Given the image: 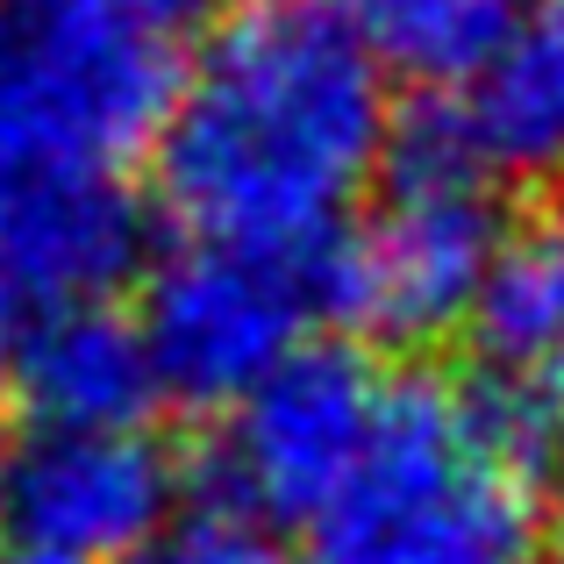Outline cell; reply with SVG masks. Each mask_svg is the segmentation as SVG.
Here are the masks:
<instances>
[{
  "instance_id": "6da1fadb",
  "label": "cell",
  "mask_w": 564,
  "mask_h": 564,
  "mask_svg": "<svg viewBox=\"0 0 564 564\" xmlns=\"http://www.w3.org/2000/svg\"><path fill=\"white\" fill-rule=\"evenodd\" d=\"M393 79L344 0H229L158 137V200L186 236L315 258L393 151Z\"/></svg>"
},
{
  "instance_id": "7a4b0ae2",
  "label": "cell",
  "mask_w": 564,
  "mask_h": 564,
  "mask_svg": "<svg viewBox=\"0 0 564 564\" xmlns=\"http://www.w3.org/2000/svg\"><path fill=\"white\" fill-rule=\"evenodd\" d=\"M543 408L514 379L393 372L358 479L307 529V564H522Z\"/></svg>"
},
{
  "instance_id": "3957f363",
  "label": "cell",
  "mask_w": 564,
  "mask_h": 564,
  "mask_svg": "<svg viewBox=\"0 0 564 564\" xmlns=\"http://www.w3.org/2000/svg\"><path fill=\"white\" fill-rule=\"evenodd\" d=\"M494 158L465 100L400 115L386 180L336 243L315 250L322 315L386 350H429L471 329L508 215L494 200Z\"/></svg>"
},
{
  "instance_id": "277c9868",
  "label": "cell",
  "mask_w": 564,
  "mask_h": 564,
  "mask_svg": "<svg viewBox=\"0 0 564 564\" xmlns=\"http://www.w3.org/2000/svg\"><path fill=\"white\" fill-rule=\"evenodd\" d=\"M186 86L172 0H0V172L158 158Z\"/></svg>"
},
{
  "instance_id": "5b68a950",
  "label": "cell",
  "mask_w": 564,
  "mask_h": 564,
  "mask_svg": "<svg viewBox=\"0 0 564 564\" xmlns=\"http://www.w3.org/2000/svg\"><path fill=\"white\" fill-rule=\"evenodd\" d=\"M315 315V258H272L207 236H186L151 264L137 307L165 393L221 414L243 408L286 358H301Z\"/></svg>"
},
{
  "instance_id": "8992f818",
  "label": "cell",
  "mask_w": 564,
  "mask_h": 564,
  "mask_svg": "<svg viewBox=\"0 0 564 564\" xmlns=\"http://www.w3.org/2000/svg\"><path fill=\"white\" fill-rule=\"evenodd\" d=\"M393 372L350 344H307L221 422V500L258 522L315 529L372 457Z\"/></svg>"
},
{
  "instance_id": "52a82bcc",
  "label": "cell",
  "mask_w": 564,
  "mask_h": 564,
  "mask_svg": "<svg viewBox=\"0 0 564 564\" xmlns=\"http://www.w3.org/2000/svg\"><path fill=\"white\" fill-rule=\"evenodd\" d=\"M180 522V457L151 429H36L8 465V536L51 564H137Z\"/></svg>"
},
{
  "instance_id": "ba28073f",
  "label": "cell",
  "mask_w": 564,
  "mask_h": 564,
  "mask_svg": "<svg viewBox=\"0 0 564 564\" xmlns=\"http://www.w3.org/2000/svg\"><path fill=\"white\" fill-rule=\"evenodd\" d=\"M151 221L122 172L94 165H14L0 172V264L29 307L108 301L143 272Z\"/></svg>"
},
{
  "instance_id": "9c48e42d",
  "label": "cell",
  "mask_w": 564,
  "mask_h": 564,
  "mask_svg": "<svg viewBox=\"0 0 564 564\" xmlns=\"http://www.w3.org/2000/svg\"><path fill=\"white\" fill-rule=\"evenodd\" d=\"M14 393L36 429H143L165 400V379L137 315H122L115 301H86L43 307L29 322Z\"/></svg>"
},
{
  "instance_id": "30bf717a",
  "label": "cell",
  "mask_w": 564,
  "mask_h": 564,
  "mask_svg": "<svg viewBox=\"0 0 564 564\" xmlns=\"http://www.w3.org/2000/svg\"><path fill=\"white\" fill-rule=\"evenodd\" d=\"M465 108L479 122L494 172L564 186V0L522 14V29L494 57V72L471 86Z\"/></svg>"
},
{
  "instance_id": "8fae6325",
  "label": "cell",
  "mask_w": 564,
  "mask_h": 564,
  "mask_svg": "<svg viewBox=\"0 0 564 564\" xmlns=\"http://www.w3.org/2000/svg\"><path fill=\"white\" fill-rule=\"evenodd\" d=\"M344 8L386 65V79L422 86L436 100L479 86L522 29V0H344Z\"/></svg>"
},
{
  "instance_id": "7c38bea8",
  "label": "cell",
  "mask_w": 564,
  "mask_h": 564,
  "mask_svg": "<svg viewBox=\"0 0 564 564\" xmlns=\"http://www.w3.org/2000/svg\"><path fill=\"white\" fill-rule=\"evenodd\" d=\"M471 336L500 379H536L564 365V207L508 221Z\"/></svg>"
},
{
  "instance_id": "4fadbf2b",
  "label": "cell",
  "mask_w": 564,
  "mask_h": 564,
  "mask_svg": "<svg viewBox=\"0 0 564 564\" xmlns=\"http://www.w3.org/2000/svg\"><path fill=\"white\" fill-rule=\"evenodd\" d=\"M137 564H307V557H293V543H279V529L258 522L250 508L215 500V508L180 514Z\"/></svg>"
},
{
  "instance_id": "5bb4252c",
  "label": "cell",
  "mask_w": 564,
  "mask_h": 564,
  "mask_svg": "<svg viewBox=\"0 0 564 564\" xmlns=\"http://www.w3.org/2000/svg\"><path fill=\"white\" fill-rule=\"evenodd\" d=\"M29 293L8 279V264H0V386H14V365H22V344H29Z\"/></svg>"
},
{
  "instance_id": "9a60e30c",
  "label": "cell",
  "mask_w": 564,
  "mask_h": 564,
  "mask_svg": "<svg viewBox=\"0 0 564 564\" xmlns=\"http://www.w3.org/2000/svg\"><path fill=\"white\" fill-rule=\"evenodd\" d=\"M543 522H551V551H557V564H564V471L551 479V508H543Z\"/></svg>"
},
{
  "instance_id": "2e32d148",
  "label": "cell",
  "mask_w": 564,
  "mask_h": 564,
  "mask_svg": "<svg viewBox=\"0 0 564 564\" xmlns=\"http://www.w3.org/2000/svg\"><path fill=\"white\" fill-rule=\"evenodd\" d=\"M8 465H14V451H0V543H8Z\"/></svg>"
},
{
  "instance_id": "e0dca14e",
  "label": "cell",
  "mask_w": 564,
  "mask_h": 564,
  "mask_svg": "<svg viewBox=\"0 0 564 564\" xmlns=\"http://www.w3.org/2000/svg\"><path fill=\"white\" fill-rule=\"evenodd\" d=\"M0 564H51V557H36V551H22V543H0Z\"/></svg>"
},
{
  "instance_id": "ac0fdd59",
  "label": "cell",
  "mask_w": 564,
  "mask_h": 564,
  "mask_svg": "<svg viewBox=\"0 0 564 564\" xmlns=\"http://www.w3.org/2000/svg\"><path fill=\"white\" fill-rule=\"evenodd\" d=\"M551 386H557V422H564V365H557V372H551Z\"/></svg>"
},
{
  "instance_id": "d6986e66",
  "label": "cell",
  "mask_w": 564,
  "mask_h": 564,
  "mask_svg": "<svg viewBox=\"0 0 564 564\" xmlns=\"http://www.w3.org/2000/svg\"><path fill=\"white\" fill-rule=\"evenodd\" d=\"M172 8H180V14H186V8H200V0H172Z\"/></svg>"
}]
</instances>
